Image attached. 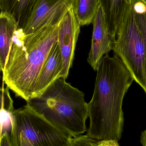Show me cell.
<instances>
[{"label":"cell","instance_id":"6da1fadb","mask_svg":"<svg viewBox=\"0 0 146 146\" xmlns=\"http://www.w3.org/2000/svg\"><path fill=\"white\" fill-rule=\"evenodd\" d=\"M97 71L94 92L88 104L90 123L86 135L98 141H118L123 131V98L134 80L115 54L105 55Z\"/></svg>","mask_w":146,"mask_h":146},{"label":"cell","instance_id":"7a4b0ae2","mask_svg":"<svg viewBox=\"0 0 146 146\" xmlns=\"http://www.w3.org/2000/svg\"><path fill=\"white\" fill-rule=\"evenodd\" d=\"M59 24L29 35L19 28L15 32L2 72L3 81L16 96L26 101L34 97L44 64L58 41Z\"/></svg>","mask_w":146,"mask_h":146},{"label":"cell","instance_id":"3957f363","mask_svg":"<svg viewBox=\"0 0 146 146\" xmlns=\"http://www.w3.org/2000/svg\"><path fill=\"white\" fill-rule=\"evenodd\" d=\"M27 105L71 137L87 129L88 104L84 93L59 77L44 92L27 101Z\"/></svg>","mask_w":146,"mask_h":146},{"label":"cell","instance_id":"277c9868","mask_svg":"<svg viewBox=\"0 0 146 146\" xmlns=\"http://www.w3.org/2000/svg\"><path fill=\"white\" fill-rule=\"evenodd\" d=\"M112 50L146 94L145 48L131 5L118 27Z\"/></svg>","mask_w":146,"mask_h":146},{"label":"cell","instance_id":"5b68a950","mask_svg":"<svg viewBox=\"0 0 146 146\" xmlns=\"http://www.w3.org/2000/svg\"><path fill=\"white\" fill-rule=\"evenodd\" d=\"M9 121L11 139L21 134L33 146H68L72 138L27 105L10 112Z\"/></svg>","mask_w":146,"mask_h":146},{"label":"cell","instance_id":"8992f818","mask_svg":"<svg viewBox=\"0 0 146 146\" xmlns=\"http://www.w3.org/2000/svg\"><path fill=\"white\" fill-rule=\"evenodd\" d=\"M74 0H37L30 18L22 29L25 35L58 24L73 6Z\"/></svg>","mask_w":146,"mask_h":146},{"label":"cell","instance_id":"52a82bcc","mask_svg":"<svg viewBox=\"0 0 146 146\" xmlns=\"http://www.w3.org/2000/svg\"><path fill=\"white\" fill-rule=\"evenodd\" d=\"M80 27L72 6L59 24L58 42L63 60V70L60 77L67 79L73 66Z\"/></svg>","mask_w":146,"mask_h":146},{"label":"cell","instance_id":"ba28073f","mask_svg":"<svg viewBox=\"0 0 146 146\" xmlns=\"http://www.w3.org/2000/svg\"><path fill=\"white\" fill-rule=\"evenodd\" d=\"M91 46L87 62L97 71L103 57L112 50L116 37L108 28L104 15L100 6L93 22Z\"/></svg>","mask_w":146,"mask_h":146},{"label":"cell","instance_id":"9c48e42d","mask_svg":"<svg viewBox=\"0 0 146 146\" xmlns=\"http://www.w3.org/2000/svg\"><path fill=\"white\" fill-rule=\"evenodd\" d=\"M62 70V57L57 41L53 45L44 64L33 97L42 93L54 81L60 77Z\"/></svg>","mask_w":146,"mask_h":146},{"label":"cell","instance_id":"30bf717a","mask_svg":"<svg viewBox=\"0 0 146 146\" xmlns=\"http://www.w3.org/2000/svg\"><path fill=\"white\" fill-rule=\"evenodd\" d=\"M106 24L111 32L116 37L119 25L132 0H99Z\"/></svg>","mask_w":146,"mask_h":146},{"label":"cell","instance_id":"8fae6325","mask_svg":"<svg viewBox=\"0 0 146 146\" xmlns=\"http://www.w3.org/2000/svg\"><path fill=\"white\" fill-rule=\"evenodd\" d=\"M37 0H0L1 12L13 17L18 28L23 29L26 25Z\"/></svg>","mask_w":146,"mask_h":146},{"label":"cell","instance_id":"7c38bea8","mask_svg":"<svg viewBox=\"0 0 146 146\" xmlns=\"http://www.w3.org/2000/svg\"><path fill=\"white\" fill-rule=\"evenodd\" d=\"M18 28L14 19L9 15L0 14V65L3 72L15 32Z\"/></svg>","mask_w":146,"mask_h":146},{"label":"cell","instance_id":"4fadbf2b","mask_svg":"<svg viewBox=\"0 0 146 146\" xmlns=\"http://www.w3.org/2000/svg\"><path fill=\"white\" fill-rule=\"evenodd\" d=\"M99 6V0H74L73 9L81 26L93 23Z\"/></svg>","mask_w":146,"mask_h":146},{"label":"cell","instance_id":"5bb4252c","mask_svg":"<svg viewBox=\"0 0 146 146\" xmlns=\"http://www.w3.org/2000/svg\"><path fill=\"white\" fill-rule=\"evenodd\" d=\"M131 6L145 43L146 56V3L143 0H132Z\"/></svg>","mask_w":146,"mask_h":146},{"label":"cell","instance_id":"9a60e30c","mask_svg":"<svg viewBox=\"0 0 146 146\" xmlns=\"http://www.w3.org/2000/svg\"><path fill=\"white\" fill-rule=\"evenodd\" d=\"M98 141L86 135L72 137L68 146H97Z\"/></svg>","mask_w":146,"mask_h":146},{"label":"cell","instance_id":"2e32d148","mask_svg":"<svg viewBox=\"0 0 146 146\" xmlns=\"http://www.w3.org/2000/svg\"><path fill=\"white\" fill-rule=\"evenodd\" d=\"M11 139L13 146H33L27 138L21 134Z\"/></svg>","mask_w":146,"mask_h":146},{"label":"cell","instance_id":"e0dca14e","mask_svg":"<svg viewBox=\"0 0 146 146\" xmlns=\"http://www.w3.org/2000/svg\"><path fill=\"white\" fill-rule=\"evenodd\" d=\"M1 146H13L11 138L7 132L1 133Z\"/></svg>","mask_w":146,"mask_h":146},{"label":"cell","instance_id":"ac0fdd59","mask_svg":"<svg viewBox=\"0 0 146 146\" xmlns=\"http://www.w3.org/2000/svg\"><path fill=\"white\" fill-rule=\"evenodd\" d=\"M97 146H120L116 140H103L97 141Z\"/></svg>","mask_w":146,"mask_h":146},{"label":"cell","instance_id":"d6986e66","mask_svg":"<svg viewBox=\"0 0 146 146\" xmlns=\"http://www.w3.org/2000/svg\"><path fill=\"white\" fill-rule=\"evenodd\" d=\"M141 142L143 146H146V129L141 133Z\"/></svg>","mask_w":146,"mask_h":146},{"label":"cell","instance_id":"ffe728a7","mask_svg":"<svg viewBox=\"0 0 146 146\" xmlns=\"http://www.w3.org/2000/svg\"><path fill=\"white\" fill-rule=\"evenodd\" d=\"M143 1H145L146 3V0H143Z\"/></svg>","mask_w":146,"mask_h":146}]
</instances>
